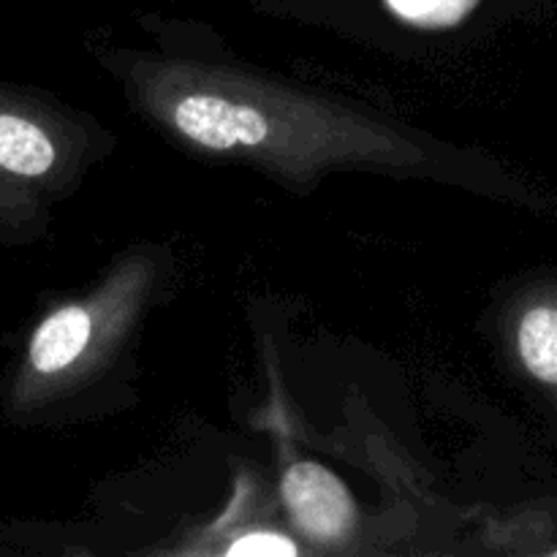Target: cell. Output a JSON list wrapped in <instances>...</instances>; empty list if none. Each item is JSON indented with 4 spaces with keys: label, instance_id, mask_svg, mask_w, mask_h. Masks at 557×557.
<instances>
[{
    "label": "cell",
    "instance_id": "4",
    "mask_svg": "<svg viewBox=\"0 0 557 557\" xmlns=\"http://www.w3.org/2000/svg\"><path fill=\"white\" fill-rule=\"evenodd\" d=\"M522 364L536 381L557 386V308L536 305L528 310L517 330Z\"/></svg>",
    "mask_w": 557,
    "mask_h": 557
},
{
    "label": "cell",
    "instance_id": "6",
    "mask_svg": "<svg viewBox=\"0 0 557 557\" xmlns=\"http://www.w3.org/2000/svg\"><path fill=\"white\" fill-rule=\"evenodd\" d=\"M297 544L288 536H281V533H245L243 539L228 544L226 555L228 557H292L297 555Z\"/></svg>",
    "mask_w": 557,
    "mask_h": 557
},
{
    "label": "cell",
    "instance_id": "2",
    "mask_svg": "<svg viewBox=\"0 0 557 557\" xmlns=\"http://www.w3.org/2000/svg\"><path fill=\"white\" fill-rule=\"evenodd\" d=\"M281 493L294 525L319 544L343 542L357 522V506L346 484L319 462L288 468Z\"/></svg>",
    "mask_w": 557,
    "mask_h": 557
},
{
    "label": "cell",
    "instance_id": "3",
    "mask_svg": "<svg viewBox=\"0 0 557 557\" xmlns=\"http://www.w3.org/2000/svg\"><path fill=\"white\" fill-rule=\"evenodd\" d=\"M172 123L185 139L207 150L256 147L270 136V125L250 103L218 92H194L174 101Z\"/></svg>",
    "mask_w": 557,
    "mask_h": 557
},
{
    "label": "cell",
    "instance_id": "1",
    "mask_svg": "<svg viewBox=\"0 0 557 557\" xmlns=\"http://www.w3.org/2000/svg\"><path fill=\"white\" fill-rule=\"evenodd\" d=\"M25 90L0 79V243H20L41 215L49 183L65 166V139Z\"/></svg>",
    "mask_w": 557,
    "mask_h": 557
},
{
    "label": "cell",
    "instance_id": "5",
    "mask_svg": "<svg viewBox=\"0 0 557 557\" xmlns=\"http://www.w3.org/2000/svg\"><path fill=\"white\" fill-rule=\"evenodd\" d=\"M479 0H386L400 20L422 27H449L460 22Z\"/></svg>",
    "mask_w": 557,
    "mask_h": 557
}]
</instances>
